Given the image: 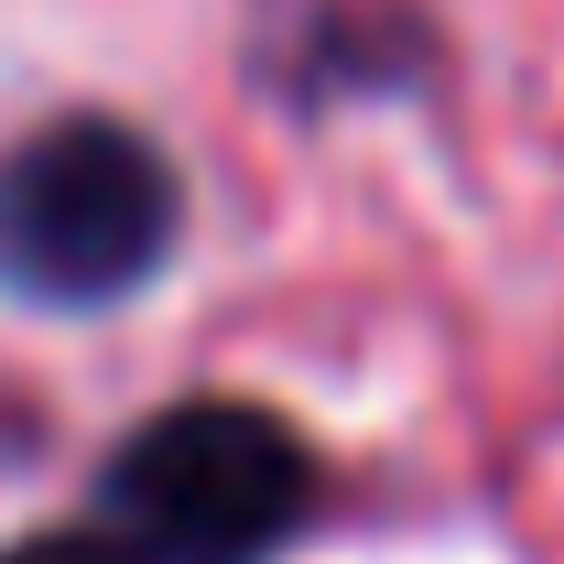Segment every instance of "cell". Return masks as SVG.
Instances as JSON below:
<instances>
[{
  "instance_id": "3",
  "label": "cell",
  "mask_w": 564,
  "mask_h": 564,
  "mask_svg": "<svg viewBox=\"0 0 564 564\" xmlns=\"http://www.w3.org/2000/svg\"><path fill=\"white\" fill-rule=\"evenodd\" d=\"M0 564H141V554H120L109 532H33V543H11Z\"/></svg>"
},
{
  "instance_id": "2",
  "label": "cell",
  "mask_w": 564,
  "mask_h": 564,
  "mask_svg": "<svg viewBox=\"0 0 564 564\" xmlns=\"http://www.w3.org/2000/svg\"><path fill=\"white\" fill-rule=\"evenodd\" d=\"M98 510L141 564H261L315 521V445L272 402L196 391L109 456Z\"/></svg>"
},
{
  "instance_id": "1",
  "label": "cell",
  "mask_w": 564,
  "mask_h": 564,
  "mask_svg": "<svg viewBox=\"0 0 564 564\" xmlns=\"http://www.w3.org/2000/svg\"><path fill=\"white\" fill-rule=\"evenodd\" d=\"M185 228V185L163 163V141H141L131 120H44L0 152V293L22 304H120L174 261Z\"/></svg>"
}]
</instances>
